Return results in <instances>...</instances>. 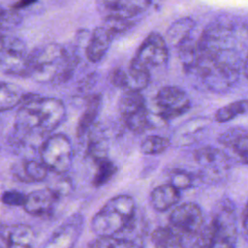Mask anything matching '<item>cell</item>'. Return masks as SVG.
Wrapping results in <instances>:
<instances>
[{
	"mask_svg": "<svg viewBox=\"0 0 248 248\" xmlns=\"http://www.w3.org/2000/svg\"><path fill=\"white\" fill-rule=\"evenodd\" d=\"M248 57V24L221 16L210 22L196 43L186 73L205 89L223 93L237 81Z\"/></svg>",
	"mask_w": 248,
	"mask_h": 248,
	"instance_id": "obj_1",
	"label": "cell"
},
{
	"mask_svg": "<svg viewBox=\"0 0 248 248\" xmlns=\"http://www.w3.org/2000/svg\"><path fill=\"white\" fill-rule=\"evenodd\" d=\"M16 115V128L20 132L50 133L65 119L63 102L52 97L24 94Z\"/></svg>",
	"mask_w": 248,
	"mask_h": 248,
	"instance_id": "obj_2",
	"label": "cell"
},
{
	"mask_svg": "<svg viewBox=\"0 0 248 248\" xmlns=\"http://www.w3.org/2000/svg\"><path fill=\"white\" fill-rule=\"evenodd\" d=\"M77 63L76 55L63 46L49 44L28 54L25 77L38 81L63 83L71 78Z\"/></svg>",
	"mask_w": 248,
	"mask_h": 248,
	"instance_id": "obj_3",
	"label": "cell"
},
{
	"mask_svg": "<svg viewBox=\"0 0 248 248\" xmlns=\"http://www.w3.org/2000/svg\"><path fill=\"white\" fill-rule=\"evenodd\" d=\"M137 223L136 203L128 195H118L108 200L94 215L91 228L97 236H116L132 231Z\"/></svg>",
	"mask_w": 248,
	"mask_h": 248,
	"instance_id": "obj_4",
	"label": "cell"
},
{
	"mask_svg": "<svg viewBox=\"0 0 248 248\" xmlns=\"http://www.w3.org/2000/svg\"><path fill=\"white\" fill-rule=\"evenodd\" d=\"M215 227L216 243L214 248H235L237 239L235 207L232 201H220L213 209L211 220Z\"/></svg>",
	"mask_w": 248,
	"mask_h": 248,
	"instance_id": "obj_5",
	"label": "cell"
},
{
	"mask_svg": "<svg viewBox=\"0 0 248 248\" xmlns=\"http://www.w3.org/2000/svg\"><path fill=\"white\" fill-rule=\"evenodd\" d=\"M43 164L56 173L67 172L73 162V146L70 140L61 134L48 137L40 151Z\"/></svg>",
	"mask_w": 248,
	"mask_h": 248,
	"instance_id": "obj_6",
	"label": "cell"
},
{
	"mask_svg": "<svg viewBox=\"0 0 248 248\" xmlns=\"http://www.w3.org/2000/svg\"><path fill=\"white\" fill-rule=\"evenodd\" d=\"M194 158L202 169L201 177L202 180H221L229 171V157L217 147L211 145L201 147L195 151Z\"/></svg>",
	"mask_w": 248,
	"mask_h": 248,
	"instance_id": "obj_7",
	"label": "cell"
},
{
	"mask_svg": "<svg viewBox=\"0 0 248 248\" xmlns=\"http://www.w3.org/2000/svg\"><path fill=\"white\" fill-rule=\"evenodd\" d=\"M157 116L169 121L186 113L191 106L186 92L177 86L162 87L155 98Z\"/></svg>",
	"mask_w": 248,
	"mask_h": 248,
	"instance_id": "obj_8",
	"label": "cell"
},
{
	"mask_svg": "<svg viewBox=\"0 0 248 248\" xmlns=\"http://www.w3.org/2000/svg\"><path fill=\"white\" fill-rule=\"evenodd\" d=\"M168 54L166 40L160 34L153 32L144 39L131 63L150 71L151 68L165 64Z\"/></svg>",
	"mask_w": 248,
	"mask_h": 248,
	"instance_id": "obj_9",
	"label": "cell"
},
{
	"mask_svg": "<svg viewBox=\"0 0 248 248\" xmlns=\"http://www.w3.org/2000/svg\"><path fill=\"white\" fill-rule=\"evenodd\" d=\"M27 59L24 43L17 38L5 35L0 46V69L7 74L25 77Z\"/></svg>",
	"mask_w": 248,
	"mask_h": 248,
	"instance_id": "obj_10",
	"label": "cell"
},
{
	"mask_svg": "<svg viewBox=\"0 0 248 248\" xmlns=\"http://www.w3.org/2000/svg\"><path fill=\"white\" fill-rule=\"evenodd\" d=\"M171 228L180 234L196 235L202 227L203 216L201 207L194 202H184L174 207L170 215Z\"/></svg>",
	"mask_w": 248,
	"mask_h": 248,
	"instance_id": "obj_11",
	"label": "cell"
},
{
	"mask_svg": "<svg viewBox=\"0 0 248 248\" xmlns=\"http://www.w3.org/2000/svg\"><path fill=\"white\" fill-rule=\"evenodd\" d=\"M83 218L75 214L68 218L50 235L41 248H73L82 231Z\"/></svg>",
	"mask_w": 248,
	"mask_h": 248,
	"instance_id": "obj_12",
	"label": "cell"
},
{
	"mask_svg": "<svg viewBox=\"0 0 248 248\" xmlns=\"http://www.w3.org/2000/svg\"><path fill=\"white\" fill-rule=\"evenodd\" d=\"M106 16H114L135 22V18L143 14L152 0H98Z\"/></svg>",
	"mask_w": 248,
	"mask_h": 248,
	"instance_id": "obj_13",
	"label": "cell"
},
{
	"mask_svg": "<svg viewBox=\"0 0 248 248\" xmlns=\"http://www.w3.org/2000/svg\"><path fill=\"white\" fill-rule=\"evenodd\" d=\"M0 239L4 248H34L36 234L25 224L0 227Z\"/></svg>",
	"mask_w": 248,
	"mask_h": 248,
	"instance_id": "obj_14",
	"label": "cell"
},
{
	"mask_svg": "<svg viewBox=\"0 0 248 248\" xmlns=\"http://www.w3.org/2000/svg\"><path fill=\"white\" fill-rule=\"evenodd\" d=\"M219 142L230 149L243 164L248 165V132L241 128H231L222 133Z\"/></svg>",
	"mask_w": 248,
	"mask_h": 248,
	"instance_id": "obj_15",
	"label": "cell"
},
{
	"mask_svg": "<svg viewBox=\"0 0 248 248\" xmlns=\"http://www.w3.org/2000/svg\"><path fill=\"white\" fill-rule=\"evenodd\" d=\"M57 197V194L49 188L33 191L25 197L23 208L32 215L46 214L52 209Z\"/></svg>",
	"mask_w": 248,
	"mask_h": 248,
	"instance_id": "obj_16",
	"label": "cell"
},
{
	"mask_svg": "<svg viewBox=\"0 0 248 248\" xmlns=\"http://www.w3.org/2000/svg\"><path fill=\"white\" fill-rule=\"evenodd\" d=\"M113 39L112 35L104 26L95 28L85 49L88 60L93 63L102 60Z\"/></svg>",
	"mask_w": 248,
	"mask_h": 248,
	"instance_id": "obj_17",
	"label": "cell"
},
{
	"mask_svg": "<svg viewBox=\"0 0 248 248\" xmlns=\"http://www.w3.org/2000/svg\"><path fill=\"white\" fill-rule=\"evenodd\" d=\"M180 200V191L170 183L155 187L150 193V203L159 212L167 211Z\"/></svg>",
	"mask_w": 248,
	"mask_h": 248,
	"instance_id": "obj_18",
	"label": "cell"
},
{
	"mask_svg": "<svg viewBox=\"0 0 248 248\" xmlns=\"http://www.w3.org/2000/svg\"><path fill=\"white\" fill-rule=\"evenodd\" d=\"M194 27L195 21L190 17H183L174 21L167 31L166 42L172 46L178 47L192 36Z\"/></svg>",
	"mask_w": 248,
	"mask_h": 248,
	"instance_id": "obj_19",
	"label": "cell"
},
{
	"mask_svg": "<svg viewBox=\"0 0 248 248\" xmlns=\"http://www.w3.org/2000/svg\"><path fill=\"white\" fill-rule=\"evenodd\" d=\"M154 248H185L181 234L170 227H159L151 233Z\"/></svg>",
	"mask_w": 248,
	"mask_h": 248,
	"instance_id": "obj_20",
	"label": "cell"
},
{
	"mask_svg": "<svg viewBox=\"0 0 248 248\" xmlns=\"http://www.w3.org/2000/svg\"><path fill=\"white\" fill-rule=\"evenodd\" d=\"M150 81V71L135 64H130L125 70L124 91H139L144 89Z\"/></svg>",
	"mask_w": 248,
	"mask_h": 248,
	"instance_id": "obj_21",
	"label": "cell"
},
{
	"mask_svg": "<svg viewBox=\"0 0 248 248\" xmlns=\"http://www.w3.org/2000/svg\"><path fill=\"white\" fill-rule=\"evenodd\" d=\"M102 98L100 95L96 94L91 96L86 104L85 109L81 114L79 121L77 127V135L78 137H82L93 125L99 111L101 108Z\"/></svg>",
	"mask_w": 248,
	"mask_h": 248,
	"instance_id": "obj_22",
	"label": "cell"
},
{
	"mask_svg": "<svg viewBox=\"0 0 248 248\" xmlns=\"http://www.w3.org/2000/svg\"><path fill=\"white\" fill-rule=\"evenodd\" d=\"M16 176L24 181H42L46 178L47 168L35 160H28L16 167Z\"/></svg>",
	"mask_w": 248,
	"mask_h": 248,
	"instance_id": "obj_23",
	"label": "cell"
},
{
	"mask_svg": "<svg viewBox=\"0 0 248 248\" xmlns=\"http://www.w3.org/2000/svg\"><path fill=\"white\" fill-rule=\"evenodd\" d=\"M146 108L145 100L139 91H124L119 100V111L124 118Z\"/></svg>",
	"mask_w": 248,
	"mask_h": 248,
	"instance_id": "obj_24",
	"label": "cell"
},
{
	"mask_svg": "<svg viewBox=\"0 0 248 248\" xmlns=\"http://www.w3.org/2000/svg\"><path fill=\"white\" fill-rule=\"evenodd\" d=\"M23 95L21 88L16 84L0 82V112L19 105Z\"/></svg>",
	"mask_w": 248,
	"mask_h": 248,
	"instance_id": "obj_25",
	"label": "cell"
},
{
	"mask_svg": "<svg viewBox=\"0 0 248 248\" xmlns=\"http://www.w3.org/2000/svg\"><path fill=\"white\" fill-rule=\"evenodd\" d=\"M246 112H248V100H239L220 108L214 117L217 122L224 123Z\"/></svg>",
	"mask_w": 248,
	"mask_h": 248,
	"instance_id": "obj_26",
	"label": "cell"
},
{
	"mask_svg": "<svg viewBox=\"0 0 248 248\" xmlns=\"http://www.w3.org/2000/svg\"><path fill=\"white\" fill-rule=\"evenodd\" d=\"M124 122L128 129L135 134L144 133L152 127L151 116L146 108L124 118Z\"/></svg>",
	"mask_w": 248,
	"mask_h": 248,
	"instance_id": "obj_27",
	"label": "cell"
},
{
	"mask_svg": "<svg viewBox=\"0 0 248 248\" xmlns=\"http://www.w3.org/2000/svg\"><path fill=\"white\" fill-rule=\"evenodd\" d=\"M90 248H143L134 240L120 236H98L90 243Z\"/></svg>",
	"mask_w": 248,
	"mask_h": 248,
	"instance_id": "obj_28",
	"label": "cell"
},
{
	"mask_svg": "<svg viewBox=\"0 0 248 248\" xmlns=\"http://www.w3.org/2000/svg\"><path fill=\"white\" fill-rule=\"evenodd\" d=\"M170 145V140L167 137H162V136H149L146 137L141 144H140V149L141 152L147 155H156L163 153L166 151Z\"/></svg>",
	"mask_w": 248,
	"mask_h": 248,
	"instance_id": "obj_29",
	"label": "cell"
},
{
	"mask_svg": "<svg viewBox=\"0 0 248 248\" xmlns=\"http://www.w3.org/2000/svg\"><path fill=\"white\" fill-rule=\"evenodd\" d=\"M97 170L93 177L92 183L95 187H100L108 183L116 173L117 168L109 159L105 158L97 162Z\"/></svg>",
	"mask_w": 248,
	"mask_h": 248,
	"instance_id": "obj_30",
	"label": "cell"
},
{
	"mask_svg": "<svg viewBox=\"0 0 248 248\" xmlns=\"http://www.w3.org/2000/svg\"><path fill=\"white\" fill-rule=\"evenodd\" d=\"M196 235L197 237L191 248H214L216 243V233L215 227L211 221L205 226H202Z\"/></svg>",
	"mask_w": 248,
	"mask_h": 248,
	"instance_id": "obj_31",
	"label": "cell"
},
{
	"mask_svg": "<svg viewBox=\"0 0 248 248\" xmlns=\"http://www.w3.org/2000/svg\"><path fill=\"white\" fill-rule=\"evenodd\" d=\"M170 184L179 191L186 190L193 186L194 177L187 171L174 170L170 175Z\"/></svg>",
	"mask_w": 248,
	"mask_h": 248,
	"instance_id": "obj_32",
	"label": "cell"
},
{
	"mask_svg": "<svg viewBox=\"0 0 248 248\" xmlns=\"http://www.w3.org/2000/svg\"><path fill=\"white\" fill-rule=\"evenodd\" d=\"M22 20L21 15L15 8L10 10H1L0 12V28L5 31L17 26Z\"/></svg>",
	"mask_w": 248,
	"mask_h": 248,
	"instance_id": "obj_33",
	"label": "cell"
},
{
	"mask_svg": "<svg viewBox=\"0 0 248 248\" xmlns=\"http://www.w3.org/2000/svg\"><path fill=\"white\" fill-rule=\"evenodd\" d=\"M89 155L96 161L107 158L108 155V143L104 139L94 138L89 141L88 149Z\"/></svg>",
	"mask_w": 248,
	"mask_h": 248,
	"instance_id": "obj_34",
	"label": "cell"
},
{
	"mask_svg": "<svg viewBox=\"0 0 248 248\" xmlns=\"http://www.w3.org/2000/svg\"><path fill=\"white\" fill-rule=\"evenodd\" d=\"M25 195L18 191H6L1 197L3 203L11 206H23Z\"/></svg>",
	"mask_w": 248,
	"mask_h": 248,
	"instance_id": "obj_35",
	"label": "cell"
},
{
	"mask_svg": "<svg viewBox=\"0 0 248 248\" xmlns=\"http://www.w3.org/2000/svg\"><path fill=\"white\" fill-rule=\"evenodd\" d=\"M242 231L245 238L248 240V202L246 203L242 213Z\"/></svg>",
	"mask_w": 248,
	"mask_h": 248,
	"instance_id": "obj_36",
	"label": "cell"
},
{
	"mask_svg": "<svg viewBox=\"0 0 248 248\" xmlns=\"http://www.w3.org/2000/svg\"><path fill=\"white\" fill-rule=\"evenodd\" d=\"M37 0H19L13 8L18 10V9H22V8H26L30 5H32L33 3H35Z\"/></svg>",
	"mask_w": 248,
	"mask_h": 248,
	"instance_id": "obj_37",
	"label": "cell"
},
{
	"mask_svg": "<svg viewBox=\"0 0 248 248\" xmlns=\"http://www.w3.org/2000/svg\"><path fill=\"white\" fill-rule=\"evenodd\" d=\"M242 73H243V75L248 78V57H247V59H246V61H245V64H244V66H243Z\"/></svg>",
	"mask_w": 248,
	"mask_h": 248,
	"instance_id": "obj_38",
	"label": "cell"
},
{
	"mask_svg": "<svg viewBox=\"0 0 248 248\" xmlns=\"http://www.w3.org/2000/svg\"><path fill=\"white\" fill-rule=\"evenodd\" d=\"M4 31L0 28V46H1V45H2V43H3V40H4V37H5V34L3 33Z\"/></svg>",
	"mask_w": 248,
	"mask_h": 248,
	"instance_id": "obj_39",
	"label": "cell"
}]
</instances>
